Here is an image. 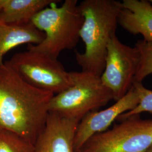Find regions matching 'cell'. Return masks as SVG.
Returning <instances> with one entry per match:
<instances>
[{
	"instance_id": "obj_1",
	"label": "cell",
	"mask_w": 152,
	"mask_h": 152,
	"mask_svg": "<svg viewBox=\"0 0 152 152\" xmlns=\"http://www.w3.org/2000/svg\"><path fill=\"white\" fill-rule=\"evenodd\" d=\"M54 95L29 84L6 61L0 68V129L34 144Z\"/></svg>"
},
{
	"instance_id": "obj_2",
	"label": "cell",
	"mask_w": 152,
	"mask_h": 152,
	"mask_svg": "<svg viewBox=\"0 0 152 152\" xmlns=\"http://www.w3.org/2000/svg\"><path fill=\"white\" fill-rule=\"evenodd\" d=\"M83 18L80 37L85 44L83 53L76 52L82 71L101 76L105 67L110 38L116 34L122 2L115 0H84L78 4Z\"/></svg>"
},
{
	"instance_id": "obj_3",
	"label": "cell",
	"mask_w": 152,
	"mask_h": 152,
	"mask_svg": "<svg viewBox=\"0 0 152 152\" xmlns=\"http://www.w3.org/2000/svg\"><path fill=\"white\" fill-rule=\"evenodd\" d=\"M83 22L77 0H65L60 6L54 3L33 17L31 23L45 37L38 45H28L27 50L58 59L63 51L76 47Z\"/></svg>"
},
{
	"instance_id": "obj_4",
	"label": "cell",
	"mask_w": 152,
	"mask_h": 152,
	"mask_svg": "<svg viewBox=\"0 0 152 152\" xmlns=\"http://www.w3.org/2000/svg\"><path fill=\"white\" fill-rule=\"evenodd\" d=\"M72 84L51 99L49 113L79 121L113 100L112 91L100 76L87 72H71Z\"/></svg>"
},
{
	"instance_id": "obj_5",
	"label": "cell",
	"mask_w": 152,
	"mask_h": 152,
	"mask_svg": "<svg viewBox=\"0 0 152 152\" xmlns=\"http://www.w3.org/2000/svg\"><path fill=\"white\" fill-rule=\"evenodd\" d=\"M118 122L90 137L78 152H147L152 146V119L138 114Z\"/></svg>"
},
{
	"instance_id": "obj_6",
	"label": "cell",
	"mask_w": 152,
	"mask_h": 152,
	"mask_svg": "<svg viewBox=\"0 0 152 152\" xmlns=\"http://www.w3.org/2000/svg\"><path fill=\"white\" fill-rule=\"evenodd\" d=\"M7 62L29 84L53 94L72 84L71 72L60 61L37 51L27 50L16 53Z\"/></svg>"
},
{
	"instance_id": "obj_7",
	"label": "cell",
	"mask_w": 152,
	"mask_h": 152,
	"mask_svg": "<svg viewBox=\"0 0 152 152\" xmlns=\"http://www.w3.org/2000/svg\"><path fill=\"white\" fill-rule=\"evenodd\" d=\"M140 59L139 52L135 46L123 44L116 34L110 38L100 78L112 92L115 102L124 97L133 86Z\"/></svg>"
},
{
	"instance_id": "obj_8",
	"label": "cell",
	"mask_w": 152,
	"mask_h": 152,
	"mask_svg": "<svg viewBox=\"0 0 152 152\" xmlns=\"http://www.w3.org/2000/svg\"><path fill=\"white\" fill-rule=\"evenodd\" d=\"M139 102V95L132 86L124 97L108 108L92 111L86 114L77 127L74 139L75 152H78L92 136L107 130L120 115L135 108Z\"/></svg>"
},
{
	"instance_id": "obj_9",
	"label": "cell",
	"mask_w": 152,
	"mask_h": 152,
	"mask_svg": "<svg viewBox=\"0 0 152 152\" xmlns=\"http://www.w3.org/2000/svg\"><path fill=\"white\" fill-rule=\"evenodd\" d=\"M79 121L49 113L34 145L36 152H75L74 139Z\"/></svg>"
},
{
	"instance_id": "obj_10",
	"label": "cell",
	"mask_w": 152,
	"mask_h": 152,
	"mask_svg": "<svg viewBox=\"0 0 152 152\" xmlns=\"http://www.w3.org/2000/svg\"><path fill=\"white\" fill-rule=\"evenodd\" d=\"M118 24L134 35L152 41V4L147 0H124Z\"/></svg>"
},
{
	"instance_id": "obj_11",
	"label": "cell",
	"mask_w": 152,
	"mask_h": 152,
	"mask_svg": "<svg viewBox=\"0 0 152 152\" xmlns=\"http://www.w3.org/2000/svg\"><path fill=\"white\" fill-rule=\"evenodd\" d=\"M44 32L32 23L23 24H0V68L4 65V55L11 49L23 44L37 45L42 42Z\"/></svg>"
},
{
	"instance_id": "obj_12",
	"label": "cell",
	"mask_w": 152,
	"mask_h": 152,
	"mask_svg": "<svg viewBox=\"0 0 152 152\" xmlns=\"http://www.w3.org/2000/svg\"><path fill=\"white\" fill-rule=\"evenodd\" d=\"M57 0H0V24H23Z\"/></svg>"
},
{
	"instance_id": "obj_13",
	"label": "cell",
	"mask_w": 152,
	"mask_h": 152,
	"mask_svg": "<svg viewBox=\"0 0 152 152\" xmlns=\"http://www.w3.org/2000/svg\"><path fill=\"white\" fill-rule=\"evenodd\" d=\"M0 152H36L34 144L9 131L0 129Z\"/></svg>"
},
{
	"instance_id": "obj_14",
	"label": "cell",
	"mask_w": 152,
	"mask_h": 152,
	"mask_svg": "<svg viewBox=\"0 0 152 152\" xmlns=\"http://www.w3.org/2000/svg\"><path fill=\"white\" fill-rule=\"evenodd\" d=\"M135 46L139 52L140 59L134 82H142L152 74V41L139 39Z\"/></svg>"
},
{
	"instance_id": "obj_15",
	"label": "cell",
	"mask_w": 152,
	"mask_h": 152,
	"mask_svg": "<svg viewBox=\"0 0 152 152\" xmlns=\"http://www.w3.org/2000/svg\"><path fill=\"white\" fill-rule=\"evenodd\" d=\"M133 87L139 95V102L135 108L120 115L117 121H120L144 112L152 114V90L145 87L142 82H134Z\"/></svg>"
}]
</instances>
